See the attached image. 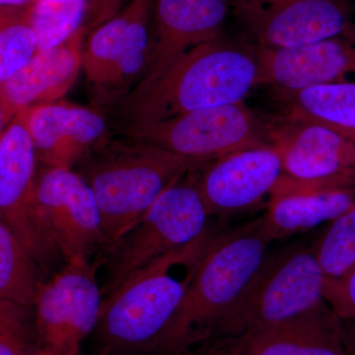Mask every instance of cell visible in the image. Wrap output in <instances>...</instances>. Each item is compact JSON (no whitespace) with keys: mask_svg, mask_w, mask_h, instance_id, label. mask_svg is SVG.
Instances as JSON below:
<instances>
[{"mask_svg":"<svg viewBox=\"0 0 355 355\" xmlns=\"http://www.w3.org/2000/svg\"><path fill=\"white\" fill-rule=\"evenodd\" d=\"M128 0H87V11L84 26L87 28L88 35L120 13L123 10L121 7Z\"/></svg>","mask_w":355,"mask_h":355,"instance_id":"obj_28","label":"cell"},{"mask_svg":"<svg viewBox=\"0 0 355 355\" xmlns=\"http://www.w3.org/2000/svg\"><path fill=\"white\" fill-rule=\"evenodd\" d=\"M209 216L190 175L156 200L125 234L100 253L106 268L103 298L161 257L195 242L207 232Z\"/></svg>","mask_w":355,"mask_h":355,"instance_id":"obj_6","label":"cell"},{"mask_svg":"<svg viewBox=\"0 0 355 355\" xmlns=\"http://www.w3.org/2000/svg\"><path fill=\"white\" fill-rule=\"evenodd\" d=\"M324 282L312 246L268 253L209 338H239L297 316L324 300Z\"/></svg>","mask_w":355,"mask_h":355,"instance_id":"obj_5","label":"cell"},{"mask_svg":"<svg viewBox=\"0 0 355 355\" xmlns=\"http://www.w3.org/2000/svg\"><path fill=\"white\" fill-rule=\"evenodd\" d=\"M235 338L244 355H352L345 324L324 299L297 316Z\"/></svg>","mask_w":355,"mask_h":355,"instance_id":"obj_19","label":"cell"},{"mask_svg":"<svg viewBox=\"0 0 355 355\" xmlns=\"http://www.w3.org/2000/svg\"><path fill=\"white\" fill-rule=\"evenodd\" d=\"M214 233L161 257L103 298L95 355H155L183 302L198 265L183 279L174 270L202 256Z\"/></svg>","mask_w":355,"mask_h":355,"instance_id":"obj_2","label":"cell"},{"mask_svg":"<svg viewBox=\"0 0 355 355\" xmlns=\"http://www.w3.org/2000/svg\"><path fill=\"white\" fill-rule=\"evenodd\" d=\"M177 355H244L236 338H207Z\"/></svg>","mask_w":355,"mask_h":355,"instance_id":"obj_29","label":"cell"},{"mask_svg":"<svg viewBox=\"0 0 355 355\" xmlns=\"http://www.w3.org/2000/svg\"><path fill=\"white\" fill-rule=\"evenodd\" d=\"M273 241L263 216L214 235L155 355L179 354L209 338L260 268Z\"/></svg>","mask_w":355,"mask_h":355,"instance_id":"obj_4","label":"cell"},{"mask_svg":"<svg viewBox=\"0 0 355 355\" xmlns=\"http://www.w3.org/2000/svg\"><path fill=\"white\" fill-rule=\"evenodd\" d=\"M87 36V28L83 26L64 43L37 53L17 73L0 83L1 130L20 112L62 100L83 69Z\"/></svg>","mask_w":355,"mask_h":355,"instance_id":"obj_17","label":"cell"},{"mask_svg":"<svg viewBox=\"0 0 355 355\" xmlns=\"http://www.w3.org/2000/svg\"><path fill=\"white\" fill-rule=\"evenodd\" d=\"M277 116L320 123L355 139V81L322 84L298 90L272 89Z\"/></svg>","mask_w":355,"mask_h":355,"instance_id":"obj_20","label":"cell"},{"mask_svg":"<svg viewBox=\"0 0 355 355\" xmlns=\"http://www.w3.org/2000/svg\"><path fill=\"white\" fill-rule=\"evenodd\" d=\"M229 6L230 0H154L140 81L160 76L193 49L221 38Z\"/></svg>","mask_w":355,"mask_h":355,"instance_id":"obj_15","label":"cell"},{"mask_svg":"<svg viewBox=\"0 0 355 355\" xmlns=\"http://www.w3.org/2000/svg\"><path fill=\"white\" fill-rule=\"evenodd\" d=\"M76 168L97 202L105 250L132 229L193 165L180 156L123 135L121 139L110 137Z\"/></svg>","mask_w":355,"mask_h":355,"instance_id":"obj_3","label":"cell"},{"mask_svg":"<svg viewBox=\"0 0 355 355\" xmlns=\"http://www.w3.org/2000/svg\"><path fill=\"white\" fill-rule=\"evenodd\" d=\"M343 324H345L347 347L352 355H355V324L349 322H343Z\"/></svg>","mask_w":355,"mask_h":355,"instance_id":"obj_30","label":"cell"},{"mask_svg":"<svg viewBox=\"0 0 355 355\" xmlns=\"http://www.w3.org/2000/svg\"><path fill=\"white\" fill-rule=\"evenodd\" d=\"M176 354H171V355H176Z\"/></svg>","mask_w":355,"mask_h":355,"instance_id":"obj_33","label":"cell"},{"mask_svg":"<svg viewBox=\"0 0 355 355\" xmlns=\"http://www.w3.org/2000/svg\"><path fill=\"white\" fill-rule=\"evenodd\" d=\"M312 249L326 279H340L355 270V205L330 222Z\"/></svg>","mask_w":355,"mask_h":355,"instance_id":"obj_25","label":"cell"},{"mask_svg":"<svg viewBox=\"0 0 355 355\" xmlns=\"http://www.w3.org/2000/svg\"><path fill=\"white\" fill-rule=\"evenodd\" d=\"M46 282L39 263L12 230L0 221V299L34 306Z\"/></svg>","mask_w":355,"mask_h":355,"instance_id":"obj_22","label":"cell"},{"mask_svg":"<svg viewBox=\"0 0 355 355\" xmlns=\"http://www.w3.org/2000/svg\"><path fill=\"white\" fill-rule=\"evenodd\" d=\"M259 76L253 44L241 46L221 37L193 49L160 76L140 81L111 113L125 130L244 102L259 86Z\"/></svg>","mask_w":355,"mask_h":355,"instance_id":"obj_1","label":"cell"},{"mask_svg":"<svg viewBox=\"0 0 355 355\" xmlns=\"http://www.w3.org/2000/svg\"><path fill=\"white\" fill-rule=\"evenodd\" d=\"M39 165L72 169L112 137L106 114L64 101L22 111Z\"/></svg>","mask_w":355,"mask_h":355,"instance_id":"obj_16","label":"cell"},{"mask_svg":"<svg viewBox=\"0 0 355 355\" xmlns=\"http://www.w3.org/2000/svg\"><path fill=\"white\" fill-rule=\"evenodd\" d=\"M78 355H83V354H78Z\"/></svg>","mask_w":355,"mask_h":355,"instance_id":"obj_34","label":"cell"},{"mask_svg":"<svg viewBox=\"0 0 355 355\" xmlns=\"http://www.w3.org/2000/svg\"><path fill=\"white\" fill-rule=\"evenodd\" d=\"M32 7H0V83L10 78L38 53Z\"/></svg>","mask_w":355,"mask_h":355,"instance_id":"obj_23","label":"cell"},{"mask_svg":"<svg viewBox=\"0 0 355 355\" xmlns=\"http://www.w3.org/2000/svg\"><path fill=\"white\" fill-rule=\"evenodd\" d=\"M230 6L257 48H291L335 37L355 40L350 0H230Z\"/></svg>","mask_w":355,"mask_h":355,"instance_id":"obj_10","label":"cell"},{"mask_svg":"<svg viewBox=\"0 0 355 355\" xmlns=\"http://www.w3.org/2000/svg\"><path fill=\"white\" fill-rule=\"evenodd\" d=\"M355 205V191H299L270 198L265 216L273 240L307 232Z\"/></svg>","mask_w":355,"mask_h":355,"instance_id":"obj_21","label":"cell"},{"mask_svg":"<svg viewBox=\"0 0 355 355\" xmlns=\"http://www.w3.org/2000/svg\"><path fill=\"white\" fill-rule=\"evenodd\" d=\"M34 306L0 299V355H40Z\"/></svg>","mask_w":355,"mask_h":355,"instance_id":"obj_26","label":"cell"},{"mask_svg":"<svg viewBox=\"0 0 355 355\" xmlns=\"http://www.w3.org/2000/svg\"><path fill=\"white\" fill-rule=\"evenodd\" d=\"M87 0H38L32 7L38 53L64 43L84 26Z\"/></svg>","mask_w":355,"mask_h":355,"instance_id":"obj_24","label":"cell"},{"mask_svg":"<svg viewBox=\"0 0 355 355\" xmlns=\"http://www.w3.org/2000/svg\"><path fill=\"white\" fill-rule=\"evenodd\" d=\"M265 123L268 142L279 153L286 177L316 182L355 174V144L342 133L279 116Z\"/></svg>","mask_w":355,"mask_h":355,"instance_id":"obj_14","label":"cell"},{"mask_svg":"<svg viewBox=\"0 0 355 355\" xmlns=\"http://www.w3.org/2000/svg\"><path fill=\"white\" fill-rule=\"evenodd\" d=\"M38 0H0V7H15V8H30Z\"/></svg>","mask_w":355,"mask_h":355,"instance_id":"obj_31","label":"cell"},{"mask_svg":"<svg viewBox=\"0 0 355 355\" xmlns=\"http://www.w3.org/2000/svg\"><path fill=\"white\" fill-rule=\"evenodd\" d=\"M99 261L65 263L46 280L35 303L40 355H78L95 331L103 304L96 279Z\"/></svg>","mask_w":355,"mask_h":355,"instance_id":"obj_11","label":"cell"},{"mask_svg":"<svg viewBox=\"0 0 355 355\" xmlns=\"http://www.w3.org/2000/svg\"><path fill=\"white\" fill-rule=\"evenodd\" d=\"M39 216L65 263L85 266L104 248L101 216L92 191L76 171L39 165Z\"/></svg>","mask_w":355,"mask_h":355,"instance_id":"obj_12","label":"cell"},{"mask_svg":"<svg viewBox=\"0 0 355 355\" xmlns=\"http://www.w3.org/2000/svg\"><path fill=\"white\" fill-rule=\"evenodd\" d=\"M39 161L24 114L20 112L0 135V218L12 230L46 279L65 265L39 216Z\"/></svg>","mask_w":355,"mask_h":355,"instance_id":"obj_9","label":"cell"},{"mask_svg":"<svg viewBox=\"0 0 355 355\" xmlns=\"http://www.w3.org/2000/svg\"><path fill=\"white\" fill-rule=\"evenodd\" d=\"M354 144H355V139L354 140Z\"/></svg>","mask_w":355,"mask_h":355,"instance_id":"obj_32","label":"cell"},{"mask_svg":"<svg viewBox=\"0 0 355 355\" xmlns=\"http://www.w3.org/2000/svg\"><path fill=\"white\" fill-rule=\"evenodd\" d=\"M121 132L186 159L193 168L238 151L270 146L265 121L244 102L198 110Z\"/></svg>","mask_w":355,"mask_h":355,"instance_id":"obj_8","label":"cell"},{"mask_svg":"<svg viewBox=\"0 0 355 355\" xmlns=\"http://www.w3.org/2000/svg\"><path fill=\"white\" fill-rule=\"evenodd\" d=\"M323 297L343 322L355 324V270L340 279L324 277Z\"/></svg>","mask_w":355,"mask_h":355,"instance_id":"obj_27","label":"cell"},{"mask_svg":"<svg viewBox=\"0 0 355 355\" xmlns=\"http://www.w3.org/2000/svg\"><path fill=\"white\" fill-rule=\"evenodd\" d=\"M154 0H130L88 35L83 69L91 106L112 112L139 83L146 69Z\"/></svg>","mask_w":355,"mask_h":355,"instance_id":"obj_7","label":"cell"},{"mask_svg":"<svg viewBox=\"0 0 355 355\" xmlns=\"http://www.w3.org/2000/svg\"><path fill=\"white\" fill-rule=\"evenodd\" d=\"M254 48L260 64L259 86L298 90L355 76V40L347 37L291 48Z\"/></svg>","mask_w":355,"mask_h":355,"instance_id":"obj_18","label":"cell"},{"mask_svg":"<svg viewBox=\"0 0 355 355\" xmlns=\"http://www.w3.org/2000/svg\"><path fill=\"white\" fill-rule=\"evenodd\" d=\"M284 174L282 158L272 146L229 154L189 171L209 216L223 219L260 205Z\"/></svg>","mask_w":355,"mask_h":355,"instance_id":"obj_13","label":"cell"}]
</instances>
